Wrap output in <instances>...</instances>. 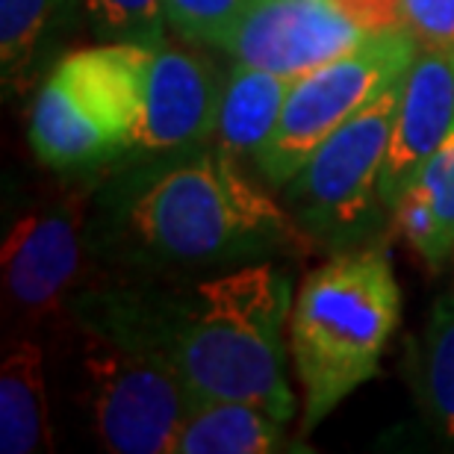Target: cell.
I'll use <instances>...</instances> for the list:
<instances>
[{
  "label": "cell",
  "mask_w": 454,
  "mask_h": 454,
  "mask_svg": "<svg viewBox=\"0 0 454 454\" xmlns=\"http://www.w3.org/2000/svg\"><path fill=\"white\" fill-rule=\"evenodd\" d=\"M51 442L48 384L42 348L30 340L9 345L0 366V451L33 454Z\"/></svg>",
  "instance_id": "cell-14"
},
{
  "label": "cell",
  "mask_w": 454,
  "mask_h": 454,
  "mask_svg": "<svg viewBox=\"0 0 454 454\" xmlns=\"http://www.w3.org/2000/svg\"><path fill=\"white\" fill-rule=\"evenodd\" d=\"M66 0H0V59L4 86H21L35 51L48 39L51 27L59 21Z\"/></svg>",
  "instance_id": "cell-16"
},
{
  "label": "cell",
  "mask_w": 454,
  "mask_h": 454,
  "mask_svg": "<svg viewBox=\"0 0 454 454\" xmlns=\"http://www.w3.org/2000/svg\"><path fill=\"white\" fill-rule=\"evenodd\" d=\"M110 307L166 354L192 398L251 402L293 419L284 369L293 286L271 262H245L168 295L113 298Z\"/></svg>",
  "instance_id": "cell-1"
},
{
  "label": "cell",
  "mask_w": 454,
  "mask_h": 454,
  "mask_svg": "<svg viewBox=\"0 0 454 454\" xmlns=\"http://www.w3.org/2000/svg\"><path fill=\"white\" fill-rule=\"evenodd\" d=\"M416 395L428 422L454 442V289L437 298L416 342Z\"/></svg>",
  "instance_id": "cell-15"
},
{
  "label": "cell",
  "mask_w": 454,
  "mask_h": 454,
  "mask_svg": "<svg viewBox=\"0 0 454 454\" xmlns=\"http://www.w3.org/2000/svg\"><path fill=\"white\" fill-rule=\"evenodd\" d=\"M404 27L419 48L454 53V0H404Z\"/></svg>",
  "instance_id": "cell-20"
},
{
  "label": "cell",
  "mask_w": 454,
  "mask_h": 454,
  "mask_svg": "<svg viewBox=\"0 0 454 454\" xmlns=\"http://www.w3.org/2000/svg\"><path fill=\"white\" fill-rule=\"evenodd\" d=\"M151 48L110 42L57 62L35 95L30 148L48 168H86L130 148Z\"/></svg>",
  "instance_id": "cell-4"
},
{
  "label": "cell",
  "mask_w": 454,
  "mask_h": 454,
  "mask_svg": "<svg viewBox=\"0 0 454 454\" xmlns=\"http://www.w3.org/2000/svg\"><path fill=\"white\" fill-rule=\"evenodd\" d=\"M402 80L328 136L284 186L298 219L310 231H342L372 210L393 136Z\"/></svg>",
  "instance_id": "cell-7"
},
{
  "label": "cell",
  "mask_w": 454,
  "mask_h": 454,
  "mask_svg": "<svg viewBox=\"0 0 454 454\" xmlns=\"http://www.w3.org/2000/svg\"><path fill=\"white\" fill-rule=\"evenodd\" d=\"M369 39L328 0H251L215 48L236 62L298 80Z\"/></svg>",
  "instance_id": "cell-8"
},
{
  "label": "cell",
  "mask_w": 454,
  "mask_h": 454,
  "mask_svg": "<svg viewBox=\"0 0 454 454\" xmlns=\"http://www.w3.org/2000/svg\"><path fill=\"white\" fill-rule=\"evenodd\" d=\"M428 207L434 236H437L440 271L454 260V130L431 153L411 184Z\"/></svg>",
  "instance_id": "cell-18"
},
{
  "label": "cell",
  "mask_w": 454,
  "mask_h": 454,
  "mask_svg": "<svg viewBox=\"0 0 454 454\" xmlns=\"http://www.w3.org/2000/svg\"><path fill=\"white\" fill-rule=\"evenodd\" d=\"M351 21H357L369 35L407 30L404 27V0H328Z\"/></svg>",
  "instance_id": "cell-21"
},
{
  "label": "cell",
  "mask_w": 454,
  "mask_h": 454,
  "mask_svg": "<svg viewBox=\"0 0 454 454\" xmlns=\"http://www.w3.org/2000/svg\"><path fill=\"white\" fill-rule=\"evenodd\" d=\"M416 51L419 42L411 30L375 33L360 48L293 80L275 133L257 153L262 177L286 186L328 136L407 74Z\"/></svg>",
  "instance_id": "cell-6"
},
{
  "label": "cell",
  "mask_w": 454,
  "mask_h": 454,
  "mask_svg": "<svg viewBox=\"0 0 454 454\" xmlns=\"http://www.w3.org/2000/svg\"><path fill=\"white\" fill-rule=\"evenodd\" d=\"M80 204L74 198L21 215L4 239L6 298L27 316H48L74 286L83 245Z\"/></svg>",
  "instance_id": "cell-10"
},
{
  "label": "cell",
  "mask_w": 454,
  "mask_h": 454,
  "mask_svg": "<svg viewBox=\"0 0 454 454\" xmlns=\"http://www.w3.org/2000/svg\"><path fill=\"white\" fill-rule=\"evenodd\" d=\"M104 307V319H83L80 340L95 437L115 454H171L192 395L166 354Z\"/></svg>",
  "instance_id": "cell-5"
},
{
  "label": "cell",
  "mask_w": 454,
  "mask_h": 454,
  "mask_svg": "<svg viewBox=\"0 0 454 454\" xmlns=\"http://www.w3.org/2000/svg\"><path fill=\"white\" fill-rule=\"evenodd\" d=\"M286 419L251 402L192 398L171 454H269L284 442Z\"/></svg>",
  "instance_id": "cell-12"
},
{
  "label": "cell",
  "mask_w": 454,
  "mask_h": 454,
  "mask_svg": "<svg viewBox=\"0 0 454 454\" xmlns=\"http://www.w3.org/2000/svg\"><path fill=\"white\" fill-rule=\"evenodd\" d=\"M92 30L106 42H133L157 48L166 42V4L162 0H83Z\"/></svg>",
  "instance_id": "cell-17"
},
{
  "label": "cell",
  "mask_w": 454,
  "mask_h": 454,
  "mask_svg": "<svg viewBox=\"0 0 454 454\" xmlns=\"http://www.w3.org/2000/svg\"><path fill=\"white\" fill-rule=\"evenodd\" d=\"M222 92L215 68L198 53L168 48L166 42L151 48L130 148L145 153L195 151L215 136Z\"/></svg>",
  "instance_id": "cell-9"
},
{
  "label": "cell",
  "mask_w": 454,
  "mask_h": 454,
  "mask_svg": "<svg viewBox=\"0 0 454 454\" xmlns=\"http://www.w3.org/2000/svg\"><path fill=\"white\" fill-rule=\"evenodd\" d=\"M289 86H293L289 77L236 62L222 92L219 127H215L219 148L236 160H257L262 145L269 142V136L275 133L280 121Z\"/></svg>",
  "instance_id": "cell-13"
},
{
  "label": "cell",
  "mask_w": 454,
  "mask_h": 454,
  "mask_svg": "<svg viewBox=\"0 0 454 454\" xmlns=\"http://www.w3.org/2000/svg\"><path fill=\"white\" fill-rule=\"evenodd\" d=\"M127 254L148 266H195L298 245L295 222L222 148L157 171L115 222Z\"/></svg>",
  "instance_id": "cell-2"
},
{
  "label": "cell",
  "mask_w": 454,
  "mask_h": 454,
  "mask_svg": "<svg viewBox=\"0 0 454 454\" xmlns=\"http://www.w3.org/2000/svg\"><path fill=\"white\" fill-rule=\"evenodd\" d=\"M398 322L402 289L384 251L337 254L304 278L289 310L304 431L375 375Z\"/></svg>",
  "instance_id": "cell-3"
},
{
  "label": "cell",
  "mask_w": 454,
  "mask_h": 454,
  "mask_svg": "<svg viewBox=\"0 0 454 454\" xmlns=\"http://www.w3.org/2000/svg\"><path fill=\"white\" fill-rule=\"evenodd\" d=\"M454 130V53L419 48L402 80L398 113L380 171L378 198L393 201Z\"/></svg>",
  "instance_id": "cell-11"
},
{
  "label": "cell",
  "mask_w": 454,
  "mask_h": 454,
  "mask_svg": "<svg viewBox=\"0 0 454 454\" xmlns=\"http://www.w3.org/2000/svg\"><path fill=\"white\" fill-rule=\"evenodd\" d=\"M166 21L180 39L219 44L251 0H162Z\"/></svg>",
  "instance_id": "cell-19"
}]
</instances>
